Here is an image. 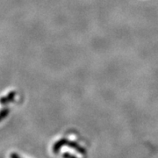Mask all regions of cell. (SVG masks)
Listing matches in <instances>:
<instances>
[{"label": "cell", "mask_w": 158, "mask_h": 158, "mask_svg": "<svg viewBox=\"0 0 158 158\" xmlns=\"http://www.w3.org/2000/svg\"><path fill=\"white\" fill-rule=\"evenodd\" d=\"M11 158H19V156H18L16 153H12L11 155Z\"/></svg>", "instance_id": "1"}]
</instances>
